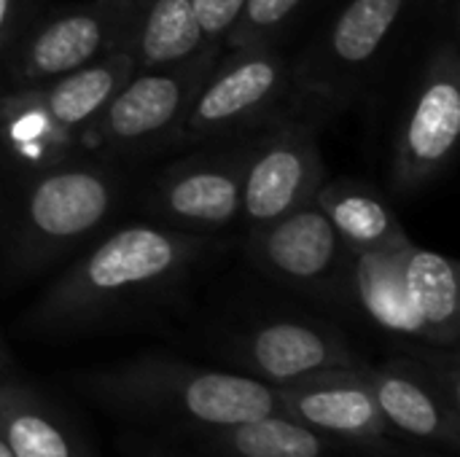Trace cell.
Wrapping results in <instances>:
<instances>
[{
    "label": "cell",
    "instance_id": "1",
    "mask_svg": "<svg viewBox=\"0 0 460 457\" xmlns=\"http://www.w3.org/2000/svg\"><path fill=\"white\" fill-rule=\"evenodd\" d=\"M78 388L113 415L186 436L283 415L278 388L261 380L159 356L92 372L78 380Z\"/></svg>",
    "mask_w": 460,
    "mask_h": 457
},
{
    "label": "cell",
    "instance_id": "2",
    "mask_svg": "<svg viewBox=\"0 0 460 457\" xmlns=\"http://www.w3.org/2000/svg\"><path fill=\"white\" fill-rule=\"evenodd\" d=\"M205 240L162 226H124L75 261L40 296L30 323L40 331H73L116 315L175 286Z\"/></svg>",
    "mask_w": 460,
    "mask_h": 457
},
{
    "label": "cell",
    "instance_id": "3",
    "mask_svg": "<svg viewBox=\"0 0 460 457\" xmlns=\"http://www.w3.org/2000/svg\"><path fill=\"white\" fill-rule=\"evenodd\" d=\"M119 199V183L102 167H49L24 194L11 261L35 272L94 234Z\"/></svg>",
    "mask_w": 460,
    "mask_h": 457
},
{
    "label": "cell",
    "instance_id": "4",
    "mask_svg": "<svg viewBox=\"0 0 460 457\" xmlns=\"http://www.w3.org/2000/svg\"><path fill=\"white\" fill-rule=\"evenodd\" d=\"M224 46H208L189 62L170 67H135L105 110L84 129L86 148H135L175 135L205 75Z\"/></svg>",
    "mask_w": 460,
    "mask_h": 457
},
{
    "label": "cell",
    "instance_id": "5",
    "mask_svg": "<svg viewBox=\"0 0 460 457\" xmlns=\"http://www.w3.org/2000/svg\"><path fill=\"white\" fill-rule=\"evenodd\" d=\"M410 3L350 0L291 75L296 94L326 108L345 105L385 51Z\"/></svg>",
    "mask_w": 460,
    "mask_h": 457
},
{
    "label": "cell",
    "instance_id": "6",
    "mask_svg": "<svg viewBox=\"0 0 460 457\" xmlns=\"http://www.w3.org/2000/svg\"><path fill=\"white\" fill-rule=\"evenodd\" d=\"M291 86V70L272 43L240 46L205 75L175 137L199 143L234 135L264 119Z\"/></svg>",
    "mask_w": 460,
    "mask_h": 457
},
{
    "label": "cell",
    "instance_id": "7",
    "mask_svg": "<svg viewBox=\"0 0 460 457\" xmlns=\"http://www.w3.org/2000/svg\"><path fill=\"white\" fill-rule=\"evenodd\" d=\"M460 137V59L456 38L431 51L394 143V186L418 191L453 159Z\"/></svg>",
    "mask_w": 460,
    "mask_h": 457
},
{
    "label": "cell",
    "instance_id": "8",
    "mask_svg": "<svg viewBox=\"0 0 460 457\" xmlns=\"http://www.w3.org/2000/svg\"><path fill=\"white\" fill-rule=\"evenodd\" d=\"M364 380L385 417L404 439L447 453H458V364L396 358L383 366L364 364Z\"/></svg>",
    "mask_w": 460,
    "mask_h": 457
},
{
    "label": "cell",
    "instance_id": "9",
    "mask_svg": "<svg viewBox=\"0 0 460 457\" xmlns=\"http://www.w3.org/2000/svg\"><path fill=\"white\" fill-rule=\"evenodd\" d=\"M321 183L323 159L315 132L288 121L245 145L240 215L259 229L310 205Z\"/></svg>",
    "mask_w": 460,
    "mask_h": 457
},
{
    "label": "cell",
    "instance_id": "10",
    "mask_svg": "<svg viewBox=\"0 0 460 457\" xmlns=\"http://www.w3.org/2000/svg\"><path fill=\"white\" fill-rule=\"evenodd\" d=\"M251 256L286 286L321 296L348 294L350 248L315 202L253 229Z\"/></svg>",
    "mask_w": 460,
    "mask_h": 457
},
{
    "label": "cell",
    "instance_id": "11",
    "mask_svg": "<svg viewBox=\"0 0 460 457\" xmlns=\"http://www.w3.org/2000/svg\"><path fill=\"white\" fill-rule=\"evenodd\" d=\"M135 0H92L43 22L19 48L13 78L38 86L86 67L124 46Z\"/></svg>",
    "mask_w": 460,
    "mask_h": 457
},
{
    "label": "cell",
    "instance_id": "12",
    "mask_svg": "<svg viewBox=\"0 0 460 457\" xmlns=\"http://www.w3.org/2000/svg\"><path fill=\"white\" fill-rule=\"evenodd\" d=\"M283 415L326 434L337 442L383 453L407 444L383 417L367 380L364 364L353 369H329L278 388Z\"/></svg>",
    "mask_w": 460,
    "mask_h": 457
},
{
    "label": "cell",
    "instance_id": "13",
    "mask_svg": "<svg viewBox=\"0 0 460 457\" xmlns=\"http://www.w3.org/2000/svg\"><path fill=\"white\" fill-rule=\"evenodd\" d=\"M229 358L240 374L272 388L291 385L318 372L353 369L364 364L340 331L294 318L264 321L243 331L229 345Z\"/></svg>",
    "mask_w": 460,
    "mask_h": 457
},
{
    "label": "cell",
    "instance_id": "14",
    "mask_svg": "<svg viewBox=\"0 0 460 457\" xmlns=\"http://www.w3.org/2000/svg\"><path fill=\"white\" fill-rule=\"evenodd\" d=\"M245 148L229 156L189 159L170 167L151 205L172 224L194 229H221L240 218Z\"/></svg>",
    "mask_w": 460,
    "mask_h": 457
},
{
    "label": "cell",
    "instance_id": "15",
    "mask_svg": "<svg viewBox=\"0 0 460 457\" xmlns=\"http://www.w3.org/2000/svg\"><path fill=\"white\" fill-rule=\"evenodd\" d=\"M0 439L13 457H92L70 420L35 388L0 380Z\"/></svg>",
    "mask_w": 460,
    "mask_h": 457
},
{
    "label": "cell",
    "instance_id": "16",
    "mask_svg": "<svg viewBox=\"0 0 460 457\" xmlns=\"http://www.w3.org/2000/svg\"><path fill=\"white\" fill-rule=\"evenodd\" d=\"M137 67L132 51L127 46H119L108 57L78 67L67 75H59L54 81L30 86L46 116L73 140H81L84 129L105 110L111 97L119 92V86L129 78V73Z\"/></svg>",
    "mask_w": 460,
    "mask_h": 457
},
{
    "label": "cell",
    "instance_id": "17",
    "mask_svg": "<svg viewBox=\"0 0 460 457\" xmlns=\"http://www.w3.org/2000/svg\"><path fill=\"white\" fill-rule=\"evenodd\" d=\"M208 457H342L361 447L318 434L288 415H267L189 436Z\"/></svg>",
    "mask_w": 460,
    "mask_h": 457
},
{
    "label": "cell",
    "instance_id": "18",
    "mask_svg": "<svg viewBox=\"0 0 460 457\" xmlns=\"http://www.w3.org/2000/svg\"><path fill=\"white\" fill-rule=\"evenodd\" d=\"M410 248V245H407ZM407 248L391 250H350L348 294L361 312L385 334L423 342L418 315L404 280Z\"/></svg>",
    "mask_w": 460,
    "mask_h": 457
},
{
    "label": "cell",
    "instance_id": "19",
    "mask_svg": "<svg viewBox=\"0 0 460 457\" xmlns=\"http://www.w3.org/2000/svg\"><path fill=\"white\" fill-rule=\"evenodd\" d=\"M404 280L423 345L456 350L460 337V277L456 261L412 242L404 256Z\"/></svg>",
    "mask_w": 460,
    "mask_h": 457
},
{
    "label": "cell",
    "instance_id": "20",
    "mask_svg": "<svg viewBox=\"0 0 460 457\" xmlns=\"http://www.w3.org/2000/svg\"><path fill=\"white\" fill-rule=\"evenodd\" d=\"M124 46L137 67H170L194 59L210 43L191 0H135Z\"/></svg>",
    "mask_w": 460,
    "mask_h": 457
},
{
    "label": "cell",
    "instance_id": "21",
    "mask_svg": "<svg viewBox=\"0 0 460 457\" xmlns=\"http://www.w3.org/2000/svg\"><path fill=\"white\" fill-rule=\"evenodd\" d=\"M350 250H391L412 245L399 215L367 183L332 180L321 183L313 199Z\"/></svg>",
    "mask_w": 460,
    "mask_h": 457
},
{
    "label": "cell",
    "instance_id": "22",
    "mask_svg": "<svg viewBox=\"0 0 460 457\" xmlns=\"http://www.w3.org/2000/svg\"><path fill=\"white\" fill-rule=\"evenodd\" d=\"M0 137L16 159L40 167H57L75 143L46 116L30 86L0 100Z\"/></svg>",
    "mask_w": 460,
    "mask_h": 457
},
{
    "label": "cell",
    "instance_id": "23",
    "mask_svg": "<svg viewBox=\"0 0 460 457\" xmlns=\"http://www.w3.org/2000/svg\"><path fill=\"white\" fill-rule=\"evenodd\" d=\"M302 5L305 0H245L240 19L226 35L224 46L240 48V46L272 43L275 35L296 16Z\"/></svg>",
    "mask_w": 460,
    "mask_h": 457
},
{
    "label": "cell",
    "instance_id": "24",
    "mask_svg": "<svg viewBox=\"0 0 460 457\" xmlns=\"http://www.w3.org/2000/svg\"><path fill=\"white\" fill-rule=\"evenodd\" d=\"M202 35L210 46H224L226 35L240 19L245 0H191Z\"/></svg>",
    "mask_w": 460,
    "mask_h": 457
},
{
    "label": "cell",
    "instance_id": "25",
    "mask_svg": "<svg viewBox=\"0 0 460 457\" xmlns=\"http://www.w3.org/2000/svg\"><path fill=\"white\" fill-rule=\"evenodd\" d=\"M16 16V0H0V43L8 38Z\"/></svg>",
    "mask_w": 460,
    "mask_h": 457
},
{
    "label": "cell",
    "instance_id": "26",
    "mask_svg": "<svg viewBox=\"0 0 460 457\" xmlns=\"http://www.w3.org/2000/svg\"><path fill=\"white\" fill-rule=\"evenodd\" d=\"M429 3L434 5V11H437V13H445V11H447L450 22H456V19H458V0H429Z\"/></svg>",
    "mask_w": 460,
    "mask_h": 457
},
{
    "label": "cell",
    "instance_id": "27",
    "mask_svg": "<svg viewBox=\"0 0 460 457\" xmlns=\"http://www.w3.org/2000/svg\"><path fill=\"white\" fill-rule=\"evenodd\" d=\"M8 366H11V358H8V356H5V350L0 347V377L8 372Z\"/></svg>",
    "mask_w": 460,
    "mask_h": 457
},
{
    "label": "cell",
    "instance_id": "28",
    "mask_svg": "<svg viewBox=\"0 0 460 457\" xmlns=\"http://www.w3.org/2000/svg\"><path fill=\"white\" fill-rule=\"evenodd\" d=\"M0 457H13L11 455V450L5 447V442H3V439H0Z\"/></svg>",
    "mask_w": 460,
    "mask_h": 457
},
{
    "label": "cell",
    "instance_id": "29",
    "mask_svg": "<svg viewBox=\"0 0 460 457\" xmlns=\"http://www.w3.org/2000/svg\"><path fill=\"white\" fill-rule=\"evenodd\" d=\"M0 380H3V377H0Z\"/></svg>",
    "mask_w": 460,
    "mask_h": 457
}]
</instances>
